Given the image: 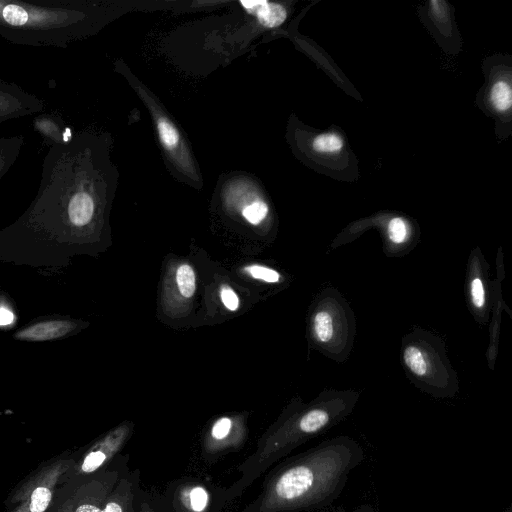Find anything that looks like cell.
I'll use <instances>...</instances> for the list:
<instances>
[{
    "label": "cell",
    "mask_w": 512,
    "mask_h": 512,
    "mask_svg": "<svg viewBox=\"0 0 512 512\" xmlns=\"http://www.w3.org/2000/svg\"><path fill=\"white\" fill-rule=\"evenodd\" d=\"M312 147L319 153L335 154L344 147V140L339 134L323 133L313 139Z\"/></svg>",
    "instance_id": "19"
},
{
    "label": "cell",
    "mask_w": 512,
    "mask_h": 512,
    "mask_svg": "<svg viewBox=\"0 0 512 512\" xmlns=\"http://www.w3.org/2000/svg\"><path fill=\"white\" fill-rule=\"evenodd\" d=\"M157 128L163 146L169 150L175 148L180 138L176 127L167 119H160L158 121Z\"/></svg>",
    "instance_id": "23"
},
{
    "label": "cell",
    "mask_w": 512,
    "mask_h": 512,
    "mask_svg": "<svg viewBox=\"0 0 512 512\" xmlns=\"http://www.w3.org/2000/svg\"><path fill=\"white\" fill-rule=\"evenodd\" d=\"M75 328V323L68 320H49L32 324L15 334L22 341H47L65 336Z\"/></svg>",
    "instance_id": "11"
},
{
    "label": "cell",
    "mask_w": 512,
    "mask_h": 512,
    "mask_svg": "<svg viewBox=\"0 0 512 512\" xmlns=\"http://www.w3.org/2000/svg\"><path fill=\"white\" fill-rule=\"evenodd\" d=\"M139 512H159L153 498L143 491Z\"/></svg>",
    "instance_id": "25"
},
{
    "label": "cell",
    "mask_w": 512,
    "mask_h": 512,
    "mask_svg": "<svg viewBox=\"0 0 512 512\" xmlns=\"http://www.w3.org/2000/svg\"><path fill=\"white\" fill-rule=\"evenodd\" d=\"M143 491L140 471L128 464L108 495L103 512H139Z\"/></svg>",
    "instance_id": "10"
},
{
    "label": "cell",
    "mask_w": 512,
    "mask_h": 512,
    "mask_svg": "<svg viewBox=\"0 0 512 512\" xmlns=\"http://www.w3.org/2000/svg\"><path fill=\"white\" fill-rule=\"evenodd\" d=\"M32 126L50 147L61 144L69 139L65 137L66 128L63 119L56 114L40 113L33 119Z\"/></svg>",
    "instance_id": "15"
},
{
    "label": "cell",
    "mask_w": 512,
    "mask_h": 512,
    "mask_svg": "<svg viewBox=\"0 0 512 512\" xmlns=\"http://www.w3.org/2000/svg\"><path fill=\"white\" fill-rule=\"evenodd\" d=\"M246 438L247 429L243 417H218L201 437V456L204 461L214 463L222 456L240 450Z\"/></svg>",
    "instance_id": "7"
},
{
    "label": "cell",
    "mask_w": 512,
    "mask_h": 512,
    "mask_svg": "<svg viewBox=\"0 0 512 512\" xmlns=\"http://www.w3.org/2000/svg\"><path fill=\"white\" fill-rule=\"evenodd\" d=\"M241 5L250 14L255 15L260 24L273 28L281 25L287 16L285 8L267 1H241Z\"/></svg>",
    "instance_id": "14"
},
{
    "label": "cell",
    "mask_w": 512,
    "mask_h": 512,
    "mask_svg": "<svg viewBox=\"0 0 512 512\" xmlns=\"http://www.w3.org/2000/svg\"><path fill=\"white\" fill-rule=\"evenodd\" d=\"M312 512H347L343 507H337V508H334V509H327L326 508H323V509H320V510H316V511H312Z\"/></svg>",
    "instance_id": "28"
},
{
    "label": "cell",
    "mask_w": 512,
    "mask_h": 512,
    "mask_svg": "<svg viewBox=\"0 0 512 512\" xmlns=\"http://www.w3.org/2000/svg\"><path fill=\"white\" fill-rule=\"evenodd\" d=\"M13 312L6 306H0V326H8L14 322Z\"/></svg>",
    "instance_id": "26"
},
{
    "label": "cell",
    "mask_w": 512,
    "mask_h": 512,
    "mask_svg": "<svg viewBox=\"0 0 512 512\" xmlns=\"http://www.w3.org/2000/svg\"><path fill=\"white\" fill-rule=\"evenodd\" d=\"M45 108L44 101L21 86L0 79V123L34 114Z\"/></svg>",
    "instance_id": "9"
},
{
    "label": "cell",
    "mask_w": 512,
    "mask_h": 512,
    "mask_svg": "<svg viewBox=\"0 0 512 512\" xmlns=\"http://www.w3.org/2000/svg\"><path fill=\"white\" fill-rule=\"evenodd\" d=\"M360 443L348 435L324 440L271 467L261 491L241 512H312L330 506L349 474L364 460Z\"/></svg>",
    "instance_id": "1"
},
{
    "label": "cell",
    "mask_w": 512,
    "mask_h": 512,
    "mask_svg": "<svg viewBox=\"0 0 512 512\" xmlns=\"http://www.w3.org/2000/svg\"><path fill=\"white\" fill-rule=\"evenodd\" d=\"M387 237L394 245L406 244L410 237L408 223L401 217L392 218L387 226Z\"/></svg>",
    "instance_id": "21"
},
{
    "label": "cell",
    "mask_w": 512,
    "mask_h": 512,
    "mask_svg": "<svg viewBox=\"0 0 512 512\" xmlns=\"http://www.w3.org/2000/svg\"><path fill=\"white\" fill-rule=\"evenodd\" d=\"M154 503L159 512H222L229 504L226 487L199 477L171 481Z\"/></svg>",
    "instance_id": "6"
},
{
    "label": "cell",
    "mask_w": 512,
    "mask_h": 512,
    "mask_svg": "<svg viewBox=\"0 0 512 512\" xmlns=\"http://www.w3.org/2000/svg\"><path fill=\"white\" fill-rule=\"evenodd\" d=\"M220 299L224 307L229 311H236L240 306L238 294L228 285H223L220 289Z\"/></svg>",
    "instance_id": "24"
},
{
    "label": "cell",
    "mask_w": 512,
    "mask_h": 512,
    "mask_svg": "<svg viewBox=\"0 0 512 512\" xmlns=\"http://www.w3.org/2000/svg\"><path fill=\"white\" fill-rule=\"evenodd\" d=\"M91 19L84 0H0V36L17 45L67 48Z\"/></svg>",
    "instance_id": "3"
},
{
    "label": "cell",
    "mask_w": 512,
    "mask_h": 512,
    "mask_svg": "<svg viewBox=\"0 0 512 512\" xmlns=\"http://www.w3.org/2000/svg\"><path fill=\"white\" fill-rule=\"evenodd\" d=\"M171 282L174 285L175 296L181 300L191 299L196 292V273L194 268L182 262L178 264L174 270Z\"/></svg>",
    "instance_id": "16"
},
{
    "label": "cell",
    "mask_w": 512,
    "mask_h": 512,
    "mask_svg": "<svg viewBox=\"0 0 512 512\" xmlns=\"http://www.w3.org/2000/svg\"><path fill=\"white\" fill-rule=\"evenodd\" d=\"M242 270L250 278L267 284H276L282 279L277 270L261 264H249Z\"/></svg>",
    "instance_id": "20"
},
{
    "label": "cell",
    "mask_w": 512,
    "mask_h": 512,
    "mask_svg": "<svg viewBox=\"0 0 512 512\" xmlns=\"http://www.w3.org/2000/svg\"><path fill=\"white\" fill-rule=\"evenodd\" d=\"M268 211V205L264 201L256 200L242 209V216L251 225H258L266 218Z\"/></svg>",
    "instance_id": "22"
},
{
    "label": "cell",
    "mask_w": 512,
    "mask_h": 512,
    "mask_svg": "<svg viewBox=\"0 0 512 512\" xmlns=\"http://www.w3.org/2000/svg\"><path fill=\"white\" fill-rule=\"evenodd\" d=\"M490 103L498 112L509 111L512 105V89L505 80L495 82L489 94Z\"/></svg>",
    "instance_id": "18"
},
{
    "label": "cell",
    "mask_w": 512,
    "mask_h": 512,
    "mask_svg": "<svg viewBox=\"0 0 512 512\" xmlns=\"http://www.w3.org/2000/svg\"><path fill=\"white\" fill-rule=\"evenodd\" d=\"M133 428V423L124 422L93 444L81 462V473L92 474L103 466H108L120 454L132 436Z\"/></svg>",
    "instance_id": "8"
},
{
    "label": "cell",
    "mask_w": 512,
    "mask_h": 512,
    "mask_svg": "<svg viewBox=\"0 0 512 512\" xmlns=\"http://www.w3.org/2000/svg\"><path fill=\"white\" fill-rule=\"evenodd\" d=\"M401 355L407 376L417 388L437 398L457 394V374L440 338L428 331L415 330L403 338Z\"/></svg>",
    "instance_id": "4"
},
{
    "label": "cell",
    "mask_w": 512,
    "mask_h": 512,
    "mask_svg": "<svg viewBox=\"0 0 512 512\" xmlns=\"http://www.w3.org/2000/svg\"><path fill=\"white\" fill-rule=\"evenodd\" d=\"M309 324L311 338L325 356L339 362L348 358L355 321L350 306L337 290L323 291L313 307Z\"/></svg>",
    "instance_id": "5"
},
{
    "label": "cell",
    "mask_w": 512,
    "mask_h": 512,
    "mask_svg": "<svg viewBox=\"0 0 512 512\" xmlns=\"http://www.w3.org/2000/svg\"><path fill=\"white\" fill-rule=\"evenodd\" d=\"M352 512H377L370 504H361L356 507Z\"/></svg>",
    "instance_id": "27"
},
{
    "label": "cell",
    "mask_w": 512,
    "mask_h": 512,
    "mask_svg": "<svg viewBox=\"0 0 512 512\" xmlns=\"http://www.w3.org/2000/svg\"><path fill=\"white\" fill-rule=\"evenodd\" d=\"M487 283L488 280L484 278L481 269H470L468 277L469 302L474 314L482 321H485L490 309Z\"/></svg>",
    "instance_id": "13"
},
{
    "label": "cell",
    "mask_w": 512,
    "mask_h": 512,
    "mask_svg": "<svg viewBox=\"0 0 512 512\" xmlns=\"http://www.w3.org/2000/svg\"><path fill=\"white\" fill-rule=\"evenodd\" d=\"M57 475V469L45 474L15 512H44L50 504Z\"/></svg>",
    "instance_id": "12"
},
{
    "label": "cell",
    "mask_w": 512,
    "mask_h": 512,
    "mask_svg": "<svg viewBox=\"0 0 512 512\" xmlns=\"http://www.w3.org/2000/svg\"><path fill=\"white\" fill-rule=\"evenodd\" d=\"M358 398L359 394L351 390L324 391L308 405L296 407L278 420L237 467L239 478L226 487L228 503L291 451L343 421L353 411Z\"/></svg>",
    "instance_id": "2"
},
{
    "label": "cell",
    "mask_w": 512,
    "mask_h": 512,
    "mask_svg": "<svg viewBox=\"0 0 512 512\" xmlns=\"http://www.w3.org/2000/svg\"><path fill=\"white\" fill-rule=\"evenodd\" d=\"M24 144L23 135L0 137V180L15 164Z\"/></svg>",
    "instance_id": "17"
}]
</instances>
